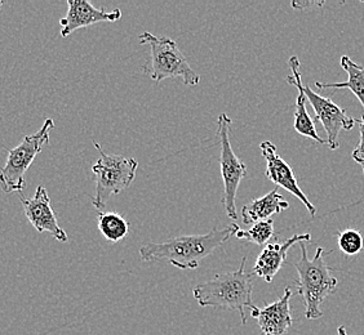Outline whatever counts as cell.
I'll list each match as a JSON object with an SVG mask.
<instances>
[{"mask_svg": "<svg viewBox=\"0 0 364 335\" xmlns=\"http://www.w3.org/2000/svg\"><path fill=\"white\" fill-rule=\"evenodd\" d=\"M238 230V224H230L224 230L213 227V230L204 235L178 236L163 243H149L140 248L141 259L145 262L167 260L180 270H196L200 259L223 246Z\"/></svg>", "mask_w": 364, "mask_h": 335, "instance_id": "6da1fadb", "label": "cell"}, {"mask_svg": "<svg viewBox=\"0 0 364 335\" xmlns=\"http://www.w3.org/2000/svg\"><path fill=\"white\" fill-rule=\"evenodd\" d=\"M247 257L242 259L238 270L218 273L213 279L198 284L193 294L202 307L223 308L238 311L242 324L245 325V308L252 303L253 273H248Z\"/></svg>", "mask_w": 364, "mask_h": 335, "instance_id": "7a4b0ae2", "label": "cell"}, {"mask_svg": "<svg viewBox=\"0 0 364 335\" xmlns=\"http://www.w3.org/2000/svg\"><path fill=\"white\" fill-rule=\"evenodd\" d=\"M299 245L301 258L294 263V268L299 273V279L296 280L297 294L305 304V317L308 320H316L323 316L321 304L327 297L336 292L338 281L332 276L331 268L323 258V248L318 246L314 258L310 259L305 241Z\"/></svg>", "mask_w": 364, "mask_h": 335, "instance_id": "3957f363", "label": "cell"}, {"mask_svg": "<svg viewBox=\"0 0 364 335\" xmlns=\"http://www.w3.org/2000/svg\"><path fill=\"white\" fill-rule=\"evenodd\" d=\"M142 45H150V62L142 69L155 83L168 77H181L186 85H198L200 75L193 70L186 57L182 55L177 43L167 36H156L149 31L141 34Z\"/></svg>", "mask_w": 364, "mask_h": 335, "instance_id": "277c9868", "label": "cell"}, {"mask_svg": "<svg viewBox=\"0 0 364 335\" xmlns=\"http://www.w3.org/2000/svg\"><path fill=\"white\" fill-rule=\"evenodd\" d=\"M93 145L100 158L92 167L96 181V192L92 199V204L96 209H102L112 196L119 195L123 190L128 189L132 185L139 161L134 158L106 154L96 141H93Z\"/></svg>", "mask_w": 364, "mask_h": 335, "instance_id": "5b68a950", "label": "cell"}, {"mask_svg": "<svg viewBox=\"0 0 364 335\" xmlns=\"http://www.w3.org/2000/svg\"><path fill=\"white\" fill-rule=\"evenodd\" d=\"M53 128V119L46 120L38 132L26 136L18 146L8 151L6 165L0 170V187L3 192H21L26 187L25 175L36 156L48 145L49 133Z\"/></svg>", "mask_w": 364, "mask_h": 335, "instance_id": "8992f818", "label": "cell"}, {"mask_svg": "<svg viewBox=\"0 0 364 335\" xmlns=\"http://www.w3.org/2000/svg\"><path fill=\"white\" fill-rule=\"evenodd\" d=\"M230 116L228 114H221L218 120V138L220 140V167L221 177L224 182L223 192V205L226 210L228 216L237 221V194H238L240 182L247 175V165L245 161L240 160L234 153L230 142L231 131Z\"/></svg>", "mask_w": 364, "mask_h": 335, "instance_id": "52a82bcc", "label": "cell"}, {"mask_svg": "<svg viewBox=\"0 0 364 335\" xmlns=\"http://www.w3.org/2000/svg\"><path fill=\"white\" fill-rule=\"evenodd\" d=\"M304 92L309 104L314 109L316 119L321 121L324 131L327 133V143L329 150H337L338 136L341 131H351L357 120L350 118L346 111L336 105L331 98L323 97L319 93L313 91L308 84H304Z\"/></svg>", "mask_w": 364, "mask_h": 335, "instance_id": "ba28073f", "label": "cell"}, {"mask_svg": "<svg viewBox=\"0 0 364 335\" xmlns=\"http://www.w3.org/2000/svg\"><path fill=\"white\" fill-rule=\"evenodd\" d=\"M259 148H261L262 156L267 160V178L275 183L278 187L287 190L288 192L296 196L306 207L310 216H316V207L309 200L308 196L304 194V191L300 189L292 168L289 167L288 163L283 160L277 153V146L270 141H264V142H261Z\"/></svg>", "mask_w": 364, "mask_h": 335, "instance_id": "9c48e42d", "label": "cell"}, {"mask_svg": "<svg viewBox=\"0 0 364 335\" xmlns=\"http://www.w3.org/2000/svg\"><path fill=\"white\" fill-rule=\"evenodd\" d=\"M25 216L28 222L38 232H48L53 238L66 243L69 238L68 234L60 227L57 216L50 205L48 192L44 186H38L36 194L31 199H25L20 195Z\"/></svg>", "mask_w": 364, "mask_h": 335, "instance_id": "30bf717a", "label": "cell"}, {"mask_svg": "<svg viewBox=\"0 0 364 335\" xmlns=\"http://www.w3.org/2000/svg\"><path fill=\"white\" fill-rule=\"evenodd\" d=\"M68 13L60 20L61 36L68 38L77 28H88L100 22H117L122 18L120 9L107 11L96 8L88 0H68Z\"/></svg>", "mask_w": 364, "mask_h": 335, "instance_id": "8fae6325", "label": "cell"}, {"mask_svg": "<svg viewBox=\"0 0 364 335\" xmlns=\"http://www.w3.org/2000/svg\"><path fill=\"white\" fill-rule=\"evenodd\" d=\"M291 287H286L282 298L267 304L264 308L253 306L251 316L257 320L259 329L264 335H287L288 330L292 326V314H291Z\"/></svg>", "mask_w": 364, "mask_h": 335, "instance_id": "7c38bea8", "label": "cell"}, {"mask_svg": "<svg viewBox=\"0 0 364 335\" xmlns=\"http://www.w3.org/2000/svg\"><path fill=\"white\" fill-rule=\"evenodd\" d=\"M311 240L310 234L294 235L284 243H273L265 245L257 257V260L253 267V275L259 279L265 280L267 282H272L275 275L279 273L282 265H284L287 259V253L294 244L299 243H308Z\"/></svg>", "mask_w": 364, "mask_h": 335, "instance_id": "4fadbf2b", "label": "cell"}, {"mask_svg": "<svg viewBox=\"0 0 364 335\" xmlns=\"http://www.w3.org/2000/svg\"><path fill=\"white\" fill-rule=\"evenodd\" d=\"M288 65L291 67L292 75L286 77V80H287L289 85H294L299 91L296 105H294V131L304 136V137H308V138L316 141L321 145H328L327 140H323L322 137L316 132V121L310 118L308 110H306V101L308 99H306L305 92L302 88L304 82H302L301 71H300L301 65H300L299 57H291L289 61H288Z\"/></svg>", "mask_w": 364, "mask_h": 335, "instance_id": "5bb4252c", "label": "cell"}, {"mask_svg": "<svg viewBox=\"0 0 364 335\" xmlns=\"http://www.w3.org/2000/svg\"><path fill=\"white\" fill-rule=\"evenodd\" d=\"M288 208L289 204L287 200H284L278 189H275L267 195L245 204L242 209V219L245 224H256L269 219L273 214H280Z\"/></svg>", "mask_w": 364, "mask_h": 335, "instance_id": "9a60e30c", "label": "cell"}, {"mask_svg": "<svg viewBox=\"0 0 364 335\" xmlns=\"http://www.w3.org/2000/svg\"><path fill=\"white\" fill-rule=\"evenodd\" d=\"M341 67L348 72L349 79L343 83H319L316 82L318 89H350L358 101L362 104L364 110V67L354 62L350 57L343 56L340 60Z\"/></svg>", "mask_w": 364, "mask_h": 335, "instance_id": "2e32d148", "label": "cell"}, {"mask_svg": "<svg viewBox=\"0 0 364 335\" xmlns=\"http://www.w3.org/2000/svg\"><path fill=\"white\" fill-rule=\"evenodd\" d=\"M97 226L102 236L110 243H119L129 232V224L124 216L114 212L98 213Z\"/></svg>", "mask_w": 364, "mask_h": 335, "instance_id": "e0dca14e", "label": "cell"}, {"mask_svg": "<svg viewBox=\"0 0 364 335\" xmlns=\"http://www.w3.org/2000/svg\"><path fill=\"white\" fill-rule=\"evenodd\" d=\"M274 235V221L272 218L253 224L250 230H238L235 236L239 240H247L250 243L264 246Z\"/></svg>", "mask_w": 364, "mask_h": 335, "instance_id": "ac0fdd59", "label": "cell"}, {"mask_svg": "<svg viewBox=\"0 0 364 335\" xmlns=\"http://www.w3.org/2000/svg\"><path fill=\"white\" fill-rule=\"evenodd\" d=\"M337 244L343 254L353 257L363 251V236L359 231L353 229L341 231L337 232Z\"/></svg>", "mask_w": 364, "mask_h": 335, "instance_id": "d6986e66", "label": "cell"}, {"mask_svg": "<svg viewBox=\"0 0 364 335\" xmlns=\"http://www.w3.org/2000/svg\"><path fill=\"white\" fill-rule=\"evenodd\" d=\"M358 124H359V133H360V140L358 146L354 148L353 151V159L354 161H357L358 164L363 169L364 175V115L362 116V119L357 120Z\"/></svg>", "mask_w": 364, "mask_h": 335, "instance_id": "ffe728a7", "label": "cell"}, {"mask_svg": "<svg viewBox=\"0 0 364 335\" xmlns=\"http://www.w3.org/2000/svg\"><path fill=\"white\" fill-rule=\"evenodd\" d=\"M337 333H338V335H348V333H346V328H345L343 325L338 326V329H337Z\"/></svg>", "mask_w": 364, "mask_h": 335, "instance_id": "44dd1931", "label": "cell"}, {"mask_svg": "<svg viewBox=\"0 0 364 335\" xmlns=\"http://www.w3.org/2000/svg\"><path fill=\"white\" fill-rule=\"evenodd\" d=\"M1 6H3V1H1V0H0V7H1Z\"/></svg>", "mask_w": 364, "mask_h": 335, "instance_id": "7402d4cb", "label": "cell"}]
</instances>
